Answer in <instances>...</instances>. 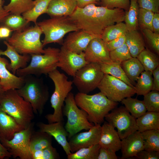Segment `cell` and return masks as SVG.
Returning <instances> with one entry per match:
<instances>
[{"label": "cell", "mask_w": 159, "mask_h": 159, "mask_svg": "<svg viewBox=\"0 0 159 159\" xmlns=\"http://www.w3.org/2000/svg\"><path fill=\"white\" fill-rule=\"evenodd\" d=\"M125 11L119 8L89 4L83 8L77 6L69 16L80 29L96 37L102 34L108 26L124 21Z\"/></svg>", "instance_id": "6da1fadb"}, {"label": "cell", "mask_w": 159, "mask_h": 159, "mask_svg": "<svg viewBox=\"0 0 159 159\" xmlns=\"http://www.w3.org/2000/svg\"><path fill=\"white\" fill-rule=\"evenodd\" d=\"M74 99L77 106L87 113L89 121L94 124L104 122L105 116L118 105L100 92L93 95L79 92Z\"/></svg>", "instance_id": "7a4b0ae2"}, {"label": "cell", "mask_w": 159, "mask_h": 159, "mask_svg": "<svg viewBox=\"0 0 159 159\" xmlns=\"http://www.w3.org/2000/svg\"><path fill=\"white\" fill-rule=\"evenodd\" d=\"M0 108L24 129L30 125L34 118L32 105L18 94L16 89L5 91L0 102Z\"/></svg>", "instance_id": "3957f363"}, {"label": "cell", "mask_w": 159, "mask_h": 159, "mask_svg": "<svg viewBox=\"0 0 159 159\" xmlns=\"http://www.w3.org/2000/svg\"><path fill=\"white\" fill-rule=\"evenodd\" d=\"M23 77L24 83L17 92L31 105L34 113L42 114L49 98L48 87L39 77L29 75Z\"/></svg>", "instance_id": "277c9868"}, {"label": "cell", "mask_w": 159, "mask_h": 159, "mask_svg": "<svg viewBox=\"0 0 159 159\" xmlns=\"http://www.w3.org/2000/svg\"><path fill=\"white\" fill-rule=\"evenodd\" d=\"M48 75L54 85L50 100L54 112L46 115L45 118L49 123L64 121L62 107L66 98L72 89L73 82L68 80L67 76L57 69Z\"/></svg>", "instance_id": "5b68a950"}, {"label": "cell", "mask_w": 159, "mask_h": 159, "mask_svg": "<svg viewBox=\"0 0 159 159\" xmlns=\"http://www.w3.org/2000/svg\"><path fill=\"white\" fill-rule=\"evenodd\" d=\"M42 34L36 24L22 31H14L6 41L20 54H43L45 51L40 39Z\"/></svg>", "instance_id": "8992f818"}, {"label": "cell", "mask_w": 159, "mask_h": 159, "mask_svg": "<svg viewBox=\"0 0 159 159\" xmlns=\"http://www.w3.org/2000/svg\"><path fill=\"white\" fill-rule=\"evenodd\" d=\"M37 24L44 35L42 42L44 47L52 43L62 45L66 34L80 29L69 16L51 17L37 22Z\"/></svg>", "instance_id": "52a82bcc"}, {"label": "cell", "mask_w": 159, "mask_h": 159, "mask_svg": "<svg viewBox=\"0 0 159 159\" xmlns=\"http://www.w3.org/2000/svg\"><path fill=\"white\" fill-rule=\"evenodd\" d=\"M44 50L43 54H31L29 64L25 68L17 70L16 75L22 77L29 75L40 77L48 74L57 69L60 49L49 47Z\"/></svg>", "instance_id": "ba28073f"}, {"label": "cell", "mask_w": 159, "mask_h": 159, "mask_svg": "<svg viewBox=\"0 0 159 159\" xmlns=\"http://www.w3.org/2000/svg\"><path fill=\"white\" fill-rule=\"evenodd\" d=\"M63 112L67 120L64 127L68 133V139L83 130H89L94 125L88 120V115L76 105L74 94L70 92L66 98Z\"/></svg>", "instance_id": "9c48e42d"}, {"label": "cell", "mask_w": 159, "mask_h": 159, "mask_svg": "<svg viewBox=\"0 0 159 159\" xmlns=\"http://www.w3.org/2000/svg\"><path fill=\"white\" fill-rule=\"evenodd\" d=\"M104 74L99 63L89 62L77 72L72 81L79 92L88 94L97 88Z\"/></svg>", "instance_id": "30bf717a"}, {"label": "cell", "mask_w": 159, "mask_h": 159, "mask_svg": "<svg viewBox=\"0 0 159 159\" xmlns=\"http://www.w3.org/2000/svg\"><path fill=\"white\" fill-rule=\"evenodd\" d=\"M97 88L109 99L116 102H121L124 98L131 97L136 94L134 88L107 74H104Z\"/></svg>", "instance_id": "8fae6325"}, {"label": "cell", "mask_w": 159, "mask_h": 159, "mask_svg": "<svg viewBox=\"0 0 159 159\" xmlns=\"http://www.w3.org/2000/svg\"><path fill=\"white\" fill-rule=\"evenodd\" d=\"M33 124L27 128L16 132L10 140L0 139V142L11 154V157L21 159H32L29 147L33 133Z\"/></svg>", "instance_id": "7c38bea8"}, {"label": "cell", "mask_w": 159, "mask_h": 159, "mask_svg": "<svg viewBox=\"0 0 159 159\" xmlns=\"http://www.w3.org/2000/svg\"><path fill=\"white\" fill-rule=\"evenodd\" d=\"M106 121L117 130L121 140L138 130L136 119L132 116L124 106L116 107L105 116Z\"/></svg>", "instance_id": "4fadbf2b"}, {"label": "cell", "mask_w": 159, "mask_h": 159, "mask_svg": "<svg viewBox=\"0 0 159 159\" xmlns=\"http://www.w3.org/2000/svg\"><path fill=\"white\" fill-rule=\"evenodd\" d=\"M88 63L85 59L84 52L78 54L61 47L57 67L68 75L73 77L79 69Z\"/></svg>", "instance_id": "5bb4252c"}, {"label": "cell", "mask_w": 159, "mask_h": 159, "mask_svg": "<svg viewBox=\"0 0 159 159\" xmlns=\"http://www.w3.org/2000/svg\"><path fill=\"white\" fill-rule=\"evenodd\" d=\"M101 130L100 124H94L88 131L74 135L68 141L71 152L74 153L81 148L99 144Z\"/></svg>", "instance_id": "9a60e30c"}, {"label": "cell", "mask_w": 159, "mask_h": 159, "mask_svg": "<svg viewBox=\"0 0 159 159\" xmlns=\"http://www.w3.org/2000/svg\"><path fill=\"white\" fill-rule=\"evenodd\" d=\"M84 52L85 59L88 62L109 64L113 62L110 59L109 51L105 42L101 38L92 39Z\"/></svg>", "instance_id": "2e32d148"}, {"label": "cell", "mask_w": 159, "mask_h": 159, "mask_svg": "<svg viewBox=\"0 0 159 159\" xmlns=\"http://www.w3.org/2000/svg\"><path fill=\"white\" fill-rule=\"evenodd\" d=\"M72 32L64 40L61 47L78 54L84 52L90 41L96 37L81 29Z\"/></svg>", "instance_id": "e0dca14e"}, {"label": "cell", "mask_w": 159, "mask_h": 159, "mask_svg": "<svg viewBox=\"0 0 159 159\" xmlns=\"http://www.w3.org/2000/svg\"><path fill=\"white\" fill-rule=\"evenodd\" d=\"M37 125L39 131L46 132L54 138L58 143L62 147L67 155L71 153L67 139L68 133L64 127L63 121L48 124L39 122Z\"/></svg>", "instance_id": "ac0fdd59"}, {"label": "cell", "mask_w": 159, "mask_h": 159, "mask_svg": "<svg viewBox=\"0 0 159 159\" xmlns=\"http://www.w3.org/2000/svg\"><path fill=\"white\" fill-rule=\"evenodd\" d=\"M99 144L101 147L115 152L121 149V140L115 128L107 122H104L101 126Z\"/></svg>", "instance_id": "d6986e66"}, {"label": "cell", "mask_w": 159, "mask_h": 159, "mask_svg": "<svg viewBox=\"0 0 159 159\" xmlns=\"http://www.w3.org/2000/svg\"><path fill=\"white\" fill-rule=\"evenodd\" d=\"M9 62L7 59L0 55V84L4 90L18 89L23 85V77L12 74L8 69Z\"/></svg>", "instance_id": "ffe728a7"}, {"label": "cell", "mask_w": 159, "mask_h": 159, "mask_svg": "<svg viewBox=\"0 0 159 159\" xmlns=\"http://www.w3.org/2000/svg\"><path fill=\"white\" fill-rule=\"evenodd\" d=\"M4 43L6 46V49L4 51L0 49V55L5 56L9 58L11 62L7 68L12 74L16 75L17 70L27 66L31 60V56L29 54H20L6 41H4Z\"/></svg>", "instance_id": "44dd1931"}, {"label": "cell", "mask_w": 159, "mask_h": 159, "mask_svg": "<svg viewBox=\"0 0 159 159\" xmlns=\"http://www.w3.org/2000/svg\"><path fill=\"white\" fill-rule=\"evenodd\" d=\"M121 159L135 157L137 153L144 149L140 132L137 131L121 140Z\"/></svg>", "instance_id": "7402d4cb"}, {"label": "cell", "mask_w": 159, "mask_h": 159, "mask_svg": "<svg viewBox=\"0 0 159 159\" xmlns=\"http://www.w3.org/2000/svg\"><path fill=\"white\" fill-rule=\"evenodd\" d=\"M77 6L76 0H51L46 14L51 17L69 16Z\"/></svg>", "instance_id": "603a6c76"}, {"label": "cell", "mask_w": 159, "mask_h": 159, "mask_svg": "<svg viewBox=\"0 0 159 159\" xmlns=\"http://www.w3.org/2000/svg\"><path fill=\"white\" fill-rule=\"evenodd\" d=\"M24 128L0 108V139L10 140L15 133Z\"/></svg>", "instance_id": "cb8c5ba5"}, {"label": "cell", "mask_w": 159, "mask_h": 159, "mask_svg": "<svg viewBox=\"0 0 159 159\" xmlns=\"http://www.w3.org/2000/svg\"><path fill=\"white\" fill-rule=\"evenodd\" d=\"M125 43L132 57H137L145 49V44L141 34L137 30L128 31L125 34Z\"/></svg>", "instance_id": "d4e9b609"}, {"label": "cell", "mask_w": 159, "mask_h": 159, "mask_svg": "<svg viewBox=\"0 0 159 159\" xmlns=\"http://www.w3.org/2000/svg\"><path fill=\"white\" fill-rule=\"evenodd\" d=\"M136 120L138 131L140 132L153 129L159 130V112L146 111Z\"/></svg>", "instance_id": "484cf974"}, {"label": "cell", "mask_w": 159, "mask_h": 159, "mask_svg": "<svg viewBox=\"0 0 159 159\" xmlns=\"http://www.w3.org/2000/svg\"><path fill=\"white\" fill-rule=\"evenodd\" d=\"M120 65L128 78L135 84L140 74L144 71L137 57H132L122 62Z\"/></svg>", "instance_id": "4316f807"}, {"label": "cell", "mask_w": 159, "mask_h": 159, "mask_svg": "<svg viewBox=\"0 0 159 159\" xmlns=\"http://www.w3.org/2000/svg\"><path fill=\"white\" fill-rule=\"evenodd\" d=\"M101 70L104 74H107L124 82L130 87L135 88V84L130 80L122 68L120 63L113 62L109 64H100Z\"/></svg>", "instance_id": "83f0119b"}, {"label": "cell", "mask_w": 159, "mask_h": 159, "mask_svg": "<svg viewBox=\"0 0 159 159\" xmlns=\"http://www.w3.org/2000/svg\"><path fill=\"white\" fill-rule=\"evenodd\" d=\"M52 137L46 132L39 131L35 132H33L29 143L31 152L42 150L52 145Z\"/></svg>", "instance_id": "f1b7e54d"}, {"label": "cell", "mask_w": 159, "mask_h": 159, "mask_svg": "<svg viewBox=\"0 0 159 159\" xmlns=\"http://www.w3.org/2000/svg\"><path fill=\"white\" fill-rule=\"evenodd\" d=\"M144 71L152 72L159 66V59L156 54L149 49H145L137 57Z\"/></svg>", "instance_id": "f546056e"}, {"label": "cell", "mask_w": 159, "mask_h": 159, "mask_svg": "<svg viewBox=\"0 0 159 159\" xmlns=\"http://www.w3.org/2000/svg\"><path fill=\"white\" fill-rule=\"evenodd\" d=\"M51 0H35L33 7L23 13L22 16L29 22H32L35 24L37 23L38 17L42 14L46 13L49 4Z\"/></svg>", "instance_id": "4dcf8cb0"}, {"label": "cell", "mask_w": 159, "mask_h": 159, "mask_svg": "<svg viewBox=\"0 0 159 159\" xmlns=\"http://www.w3.org/2000/svg\"><path fill=\"white\" fill-rule=\"evenodd\" d=\"M134 87L137 95H144L151 91L153 86L152 72L144 71L138 78Z\"/></svg>", "instance_id": "1f68e13d"}, {"label": "cell", "mask_w": 159, "mask_h": 159, "mask_svg": "<svg viewBox=\"0 0 159 159\" xmlns=\"http://www.w3.org/2000/svg\"><path fill=\"white\" fill-rule=\"evenodd\" d=\"M140 133L144 150L159 152V130H146Z\"/></svg>", "instance_id": "d6a6232c"}, {"label": "cell", "mask_w": 159, "mask_h": 159, "mask_svg": "<svg viewBox=\"0 0 159 159\" xmlns=\"http://www.w3.org/2000/svg\"><path fill=\"white\" fill-rule=\"evenodd\" d=\"M35 3V0H10L4 8L10 14L21 15L32 8Z\"/></svg>", "instance_id": "836d02e7"}, {"label": "cell", "mask_w": 159, "mask_h": 159, "mask_svg": "<svg viewBox=\"0 0 159 159\" xmlns=\"http://www.w3.org/2000/svg\"><path fill=\"white\" fill-rule=\"evenodd\" d=\"M126 109L136 119L144 114L147 110L143 101L131 97L125 98L121 101Z\"/></svg>", "instance_id": "e575fe53"}, {"label": "cell", "mask_w": 159, "mask_h": 159, "mask_svg": "<svg viewBox=\"0 0 159 159\" xmlns=\"http://www.w3.org/2000/svg\"><path fill=\"white\" fill-rule=\"evenodd\" d=\"M128 31L125 23H116L106 27L102 34L101 38L105 42H108L125 34Z\"/></svg>", "instance_id": "d590c367"}, {"label": "cell", "mask_w": 159, "mask_h": 159, "mask_svg": "<svg viewBox=\"0 0 159 159\" xmlns=\"http://www.w3.org/2000/svg\"><path fill=\"white\" fill-rule=\"evenodd\" d=\"M3 26L13 31H22L28 26L30 22L21 15L10 14L1 21Z\"/></svg>", "instance_id": "8d00e7d4"}, {"label": "cell", "mask_w": 159, "mask_h": 159, "mask_svg": "<svg viewBox=\"0 0 159 159\" xmlns=\"http://www.w3.org/2000/svg\"><path fill=\"white\" fill-rule=\"evenodd\" d=\"M138 9L137 0H130L129 8L127 11H125L124 21L128 31L138 29Z\"/></svg>", "instance_id": "74e56055"}, {"label": "cell", "mask_w": 159, "mask_h": 159, "mask_svg": "<svg viewBox=\"0 0 159 159\" xmlns=\"http://www.w3.org/2000/svg\"><path fill=\"white\" fill-rule=\"evenodd\" d=\"M101 147L99 144L81 148L67 155L68 159H97Z\"/></svg>", "instance_id": "f35d334b"}, {"label": "cell", "mask_w": 159, "mask_h": 159, "mask_svg": "<svg viewBox=\"0 0 159 159\" xmlns=\"http://www.w3.org/2000/svg\"><path fill=\"white\" fill-rule=\"evenodd\" d=\"M154 13L144 9L139 8L138 17V27L141 29H147L153 32L152 21Z\"/></svg>", "instance_id": "ab89813d"}, {"label": "cell", "mask_w": 159, "mask_h": 159, "mask_svg": "<svg viewBox=\"0 0 159 159\" xmlns=\"http://www.w3.org/2000/svg\"><path fill=\"white\" fill-rule=\"evenodd\" d=\"M143 96V101L147 111L159 112V91L152 90Z\"/></svg>", "instance_id": "60d3db41"}, {"label": "cell", "mask_w": 159, "mask_h": 159, "mask_svg": "<svg viewBox=\"0 0 159 159\" xmlns=\"http://www.w3.org/2000/svg\"><path fill=\"white\" fill-rule=\"evenodd\" d=\"M109 55L112 62L120 63L132 57L125 43L121 47L109 51Z\"/></svg>", "instance_id": "b9f144b4"}, {"label": "cell", "mask_w": 159, "mask_h": 159, "mask_svg": "<svg viewBox=\"0 0 159 159\" xmlns=\"http://www.w3.org/2000/svg\"><path fill=\"white\" fill-rule=\"evenodd\" d=\"M148 43L152 52L159 55V34L147 29H141Z\"/></svg>", "instance_id": "7bdbcfd3"}, {"label": "cell", "mask_w": 159, "mask_h": 159, "mask_svg": "<svg viewBox=\"0 0 159 159\" xmlns=\"http://www.w3.org/2000/svg\"><path fill=\"white\" fill-rule=\"evenodd\" d=\"M99 2L101 6L109 9L119 8L127 11L130 7V0H100Z\"/></svg>", "instance_id": "ee69618b"}, {"label": "cell", "mask_w": 159, "mask_h": 159, "mask_svg": "<svg viewBox=\"0 0 159 159\" xmlns=\"http://www.w3.org/2000/svg\"><path fill=\"white\" fill-rule=\"evenodd\" d=\"M139 8L159 13V0H137Z\"/></svg>", "instance_id": "f6af8a7d"}, {"label": "cell", "mask_w": 159, "mask_h": 159, "mask_svg": "<svg viewBox=\"0 0 159 159\" xmlns=\"http://www.w3.org/2000/svg\"><path fill=\"white\" fill-rule=\"evenodd\" d=\"M125 34L120 37L107 42H105V44L109 51L115 49L123 45L125 43Z\"/></svg>", "instance_id": "bcb514c9"}, {"label": "cell", "mask_w": 159, "mask_h": 159, "mask_svg": "<svg viewBox=\"0 0 159 159\" xmlns=\"http://www.w3.org/2000/svg\"><path fill=\"white\" fill-rule=\"evenodd\" d=\"M42 159H57L60 158L56 149L51 145L42 150Z\"/></svg>", "instance_id": "7dc6e473"}, {"label": "cell", "mask_w": 159, "mask_h": 159, "mask_svg": "<svg viewBox=\"0 0 159 159\" xmlns=\"http://www.w3.org/2000/svg\"><path fill=\"white\" fill-rule=\"evenodd\" d=\"M135 157L138 159H159V152L143 149L139 152Z\"/></svg>", "instance_id": "c3c4849f"}, {"label": "cell", "mask_w": 159, "mask_h": 159, "mask_svg": "<svg viewBox=\"0 0 159 159\" xmlns=\"http://www.w3.org/2000/svg\"><path fill=\"white\" fill-rule=\"evenodd\" d=\"M116 152L100 147L97 159H117Z\"/></svg>", "instance_id": "681fc988"}, {"label": "cell", "mask_w": 159, "mask_h": 159, "mask_svg": "<svg viewBox=\"0 0 159 159\" xmlns=\"http://www.w3.org/2000/svg\"><path fill=\"white\" fill-rule=\"evenodd\" d=\"M153 86L152 90L159 91V66L152 72Z\"/></svg>", "instance_id": "f907efd6"}, {"label": "cell", "mask_w": 159, "mask_h": 159, "mask_svg": "<svg viewBox=\"0 0 159 159\" xmlns=\"http://www.w3.org/2000/svg\"><path fill=\"white\" fill-rule=\"evenodd\" d=\"M153 32L159 34V13H155L152 21Z\"/></svg>", "instance_id": "816d5d0a"}, {"label": "cell", "mask_w": 159, "mask_h": 159, "mask_svg": "<svg viewBox=\"0 0 159 159\" xmlns=\"http://www.w3.org/2000/svg\"><path fill=\"white\" fill-rule=\"evenodd\" d=\"M77 7L83 8L86 6L90 4H98L99 1L98 0H76Z\"/></svg>", "instance_id": "f5cc1de1"}, {"label": "cell", "mask_w": 159, "mask_h": 159, "mask_svg": "<svg viewBox=\"0 0 159 159\" xmlns=\"http://www.w3.org/2000/svg\"><path fill=\"white\" fill-rule=\"evenodd\" d=\"M12 31L9 28L4 26L0 27V38H8L9 37L10 33Z\"/></svg>", "instance_id": "db71d44e"}, {"label": "cell", "mask_w": 159, "mask_h": 159, "mask_svg": "<svg viewBox=\"0 0 159 159\" xmlns=\"http://www.w3.org/2000/svg\"><path fill=\"white\" fill-rule=\"evenodd\" d=\"M11 156L6 148L4 147L0 142V159L9 158Z\"/></svg>", "instance_id": "11a10c76"}, {"label": "cell", "mask_w": 159, "mask_h": 159, "mask_svg": "<svg viewBox=\"0 0 159 159\" xmlns=\"http://www.w3.org/2000/svg\"><path fill=\"white\" fill-rule=\"evenodd\" d=\"M4 2V0H0V22L10 14L4 9L3 6Z\"/></svg>", "instance_id": "9f6ffc18"}, {"label": "cell", "mask_w": 159, "mask_h": 159, "mask_svg": "<svg viewBox=\"0 0 159 159\" xmlns=\"http://www.w3.org/2000/svg\"><path fill=\"white\" fill-rule=\"evenodd\" d=\"M5 91L4 90L0 84V102L3 97Z\"/></svg>", "instance_id": "6f0895ef"}, {"label": "cell", "mask_w": 159, "mask_h": 159, "mask_svg": "<svg viewBox=\"0 0 159 159\" xmlns=\"http://www.w3.org/2000/svg\"><path fill=\"white\" fill-rule=\"evenodd\" d=\"M98 0L99 1L100 0Z\"/></svg>", "instance_id": "680465c9"}, {"label": "cell", "mask_w": 159, "mask_h": 159, "mask_svg": "<svg viewBox=\"0 0 159 159\" xmlns=\"http://www.w3.org/2000/svg\"></svg>", "instance_id": "91938a15"}]
</instances>
